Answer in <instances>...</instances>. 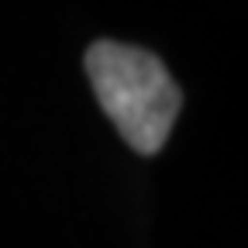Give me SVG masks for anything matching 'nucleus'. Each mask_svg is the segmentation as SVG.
<instances>
[{"instance_id": "obj_1", "label": "nucleus", "mask_w": 248, "mask_h": 248, "mask_svg": "<svg viewBox=\"0 0 248 248\" xmlns=\"http://www.w3.org/2000/svg\"><path fill=\"white\" fill-rule=\"evenodd\" d=\"M86 76L117 135L141 155H155L183 107V93L159 55L124 42H93Z\"/></svg>"}]
</instances>
